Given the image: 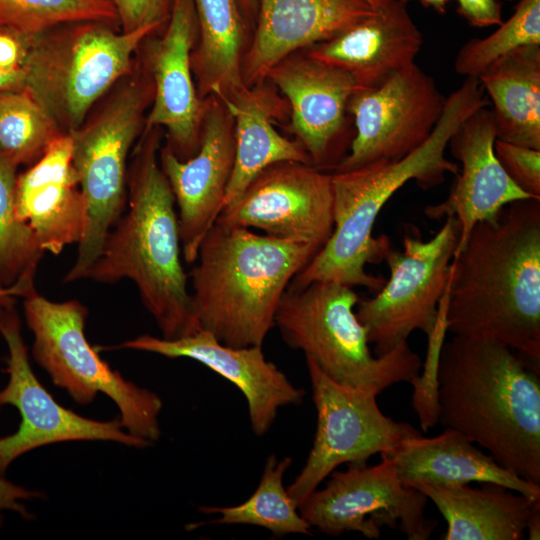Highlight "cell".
<instances>
[{"instance_id":"2","label":"cell","mask_w":540,"mask_h":540,"mask_svg":"<svg viewBox=\"0 0 540 540\" xmlns=\"http://www.w3.org/2000/svg\"><path fill=\"white\" fill-rule=\"evenodd\" d=\"M488 105L478 81L466 78L446 98L434 130L413 152L396 161L378 160L352 170L332 172L333 232L288 288L335 281L377 293L386 280L368 273L366 265L381 263L392 249L387 235H372L381 209L410 180L428 190L442 184L446 173L456 175L458 164L445 156L449 140L468 116Z\"/></svg>"},{"instance_id":"38","label":"cell","mask_w":540,"mask_h":540,"mask_svg":"<svg viewBox=\"0 0 540 540\" xmlns=\"http://www.w3.org/2000/svg\"><path fill=\"white\" fill-rule=\"evenodd\" d=\"M38 492L28 490L22 486L16 485L0 474V527L3 522V512L14 511L24 519L31 518L30 512L24 506L23 501L36 498Z\"/></svg>"},{"instance_id":"39","label":"cell","mask_w":540,"mask_h":540,"mask_svg":"<svg viewBox=\"0 0 540 540\" xmlns=\"http://www.w3.org/2000/svg\"><path fill=\"white\" fill-rule=\"evenodd\" d=\"M24 78V70L4 71L0 69V93L23 89Z\"/></svg>"},{"instance_id":"24","label":"cell","mask_w":540,"mask_h":540,"mask_svg":"<svg viewBox=\"0 0 540 540\" xmlns=\"http://www.w3.org/2000/svg\"><path fill=\"white\" fill-rule=\"evenodd\" d=\"M401 482L464 485L471 482L503 486L532 499H540V484L530 482L497 463L461 432L446 428L434 437L421 434L404 439L392 452Z\"/></svg>"},{"instance_id":"9","label":"cell","mask_w":540,"mask_h":540,"mask_svg":"<svg viewBox=\"0 0 540 540\" xmlns=\"http://www.w3.org/2000/svg\"><path fill=\"white\" fill-rule=\"evenodd\" d=\"M26 323L34 336L32 355L79 404L91 403L101 392L117 405L124 429L155 442L161 435L162 399L126 380L102 360L85 335L87 308L78 300L54 302L36 289L23 297Z\"/></svg>"},{"instance_id":"18","label":"cell","mask_w":540,"mask_h":540,"mask_svg":"<svg viewBox=\"0 0 540 540\" xmlns=\"http://www.w3.org/2000/svg\"><path fill=\"white\" fill-rule=\"evenodd\" d=\"M168 19L164 34L147 43L143 59L154 88L144 129L165 128V146L187 160L199 149L205 109L191 67L198 33L193 1L172 0Z\"/></svg>"},{"instance_id":"16","label":"cell","mask_w":540,"mask_h":540,"mask_svg":"<svg viewBox=\"0 0 540 540\" xmlns=\"http://www.w3.org/2000/svg\"><path fill=\"white\" fill-rule=\"evenodd\" d=\"M266 79L286 97L289 129L311 165L333 170L349 151L354 137L349 131V103L363 87L350 74L300 51L276 64Z\"/></svg>"},{"instance_id":"34","label":"cell","mask_w":540,"mask_h":540,"mask_svg":"<svg viewBox=\"0 0 540 540\" xmlns=\"http://www.w3.org/2000/svg\"><path fill=\"white\" fill-rule=\"evenodd\" d=\"M496 157L506 174L523 191L540 199V150L496 139Z\"/></svg>"},{"instance_id":"31","label":"cell","mask_w":540,"mask_h":540,"mask_svg":"<svg viewBox=\"0 0 540 540\" xmlns=\"http://www.w3.org/2000/svg\"><path fill=\"white\" fill-rule=\"evenodd\" d=\"M58 134L24 89L0 93V154L16 166L34 163Z\"/></svg>"},{"instance_id":"35","label":"cell","mask_w":540,"mask_h":540,"mask_svg":"<svg viewBox=\"0 0 540 540\" xmlns=\"http://www.w3.org/2000/svg\"><path fill=\"white\" fill-rule=\"evenodd\" d=\"M116 10L123 32L160 27L169 18L172 0H107Z\"/></svg>"},{"instance_id":"32","label":"cell","mask_w":540,"mask_h":540,"mask_svg":"<svg viewBox=\"0 0 540 540\" xmlns=\"http://www.w3.org/2000/svg\"><path fill=\"white\" fill-rule=\"evenodd\" d=\"M529 45H540V0H520L513 15L493 33L466 42L458 51L454 69L477 78L503 57Z\"/></svg>"},{"instance_id":"1","label":"cell","mask_w":540,"mask_h":540,"mask_svg":"<svg viewBox=\"0 0 540 540\" xmlns=\"http://www.w3.org/2000/svg\"><path fill=\"white\" fill-rule=\"evenodd\" d=\"M446 322L447 332L498 341L540 368V199L475 224L451 262Z\"/></svg>"},{"instance_id":"4","label":"cell","mask_w":540,"mask_h":540,"mask_svg":"<svg viewBox=\"0 0 540 540\" xmlns=\"http://www.w3.org/2000/svg\"><path fill=\"white\" fill-rule=\"evenodd\" d=\"M160 127L144 129L128 168V210L108 233L87 277L101 283L133 281L162 338L199 329L187 274L175 198L159 163Z\"/></svg>"},{"instance_id":"8","label":"cell","mask_w":540,"mask_h":540,"mask_svg":"<svg viewBox=\"0 0 540 540\" xmlns=\"http://www.w3.org/2000/svg\"><path fill=\"white\" fill-rule=\"evenodd\" d=\"M158 28L116 32L107 23L83 21L30 37L23 89L59 134H71L133 70L134 54Z\"/></svg>"},{"instance_id":"36","label":"cell","mask_w":540,"mask_h":540,"mask_svg":"<svg viewBox=\"0 0 540 540\" xmlns=\"http://www.w3.org/2000/svg\"><path fill=\"white\" fill-rule=\"evenodd\" d=\"M457 2V12L473 27L498 26L503 22L500 0H457Z\"/></svg>"},{"instance_id":"37","label":"cell","mask_w":540,"mask_h":540,"mask_svg":"<svg viewBox=\"0 0 540 540\" xmlns=\"http://www.w3.org/2000/svg\"><path fill=\"white\" fill-rule=\"evenodd\" d=\"M29 38L9 30L0 29V69L24 70Z\"/></svg>"},{"instance_id":"27","label":"cell","mask_w":540,"mask_h":540,"mask_svg":"<svg viewBox=\"0 0 540 540\" xmlns=\"http://www.w3.org/2000/svg\"><path fill=\"white\" fill-rule=\"evenodd\" d=\"M497 139L540 150V45L521 47L478 77Z\"/></svg>"},{"instance_id":"28","label":"cell","mask_w":540,"mask_h":540,"mask_svg":"<svg viewBox=\"0 0 540 540\" xmlns=\"http://www.w3.org/2000/svg\"><path fill=\"white\" fill-rule=\"evenodd\" d=\"M197 40L191 53L196 89L203 100L247 87L242 78L245 23L239 0H192Z\"/></svg>"},{"instance_id":"25","label":"cell","mask_w":540,"mask_h":540,"mask_svg":"<svg viewBox=\"0 0 540 540\" xmlns=\"http://www.w3.org/2000/svg\"><path fill=\"white\" fill-rule=\"evenodd\" d=\"M217 96L233 116L235 136V160L223 208L235 202L271 164L294 161L311 165L302 145L284 137L274 127V120L285 115L287 104L270 81L266 79L241 91Z\"/></svg>"},{"instance_id":"30","label":"cell","mask_w":540,"mask_h":540,"mask_svg":"<svg viewBox=\"0 0 540 540\" xmlns=\"http://www.w3.org/2000/svg\"><path fill=\"white\" fill-rule=\"evenodd\" d=\"M17 167L0 154V279L24 297L35 290L34 277L44 251L17 214Z\"/></svg>"},{"instance_id":"20","label":"cell","mask_w":540,"mask_h":540,"mask_svg":"<svg viewBox=\"0 0 540 540\" xmlns=\"http://www.w3.org/2000/svg\"><path fill=\"white\" fill-rule=\"evenodd\" d=\"M488 107L468 116L451 136L448 145L460 161L461 171L446 199L424 210L432 220L455 217L459 221L461 233L456 252L475 224L494 218L512 202L533 198L512 181L496 157L497 132Z\"/></svg>"},{"instance_id":"15","label":"cell","mask_w":540,"mask_h":540,"mask_svg":"<svg viewBox=\"0 0 540 540\" xmlns=\"http://www.w3.org/2000/svg\"><path fill=\"white\" fill-rule=\"evenodd\" d=\"M216 221L306 242L320 250L334 228L331 173L294 161L263 169Z\"/></svg>"},{"instance_id":"21","label":"cell","mask_w":540,"mask_h":540,"mask_svg":"<svg viewBox=\"0 0 540 540\" xmlns=\"http://www.w3.org/2000/svg\"><path fill=\"white\" fill-rule=\"evenodd\" d=\"M374 13L366 0H257V24L242 60L244 84L251 87L265 81L287 56L326 41Z\"/></svg>"},{"instance_id":"5","label":"cell","mask_w":540,"mask_h":540,"mask_svg":"<svg viewBox=\"0 0 540 540\" xmlns=\"http://www.w3.org/2000/svg\"><path fill=\"white\" fill-rule=\"evenodd\" d=\"M318 251L306 242L216 221L189 275L199 329L227 346L262 347L291 280Z\"/></svg>"},{"instance_id":"29","label":"cell","mask_w":540,"mask_h":540,"mask_svg":"<svg viewBox=\"0 0 540 540\" xmlns=\"http://www.w3.org/2000/svg\"><path fill=\"white\" fill-rule=\"evenodd\" d=\"M291 464L292 458L289 456L278 459L274 454L269 455L254 493L235 506L199 507L201 513L219 516L203 524L254 525L270 531L276 537L312 535L310 525L301 516L298 506L283 485V476Z\"/></svg>"},{"instance_id":"14","label":"cell","mask_w":540,"mask_h":540,"mask_svg":"<svg viewBox=\"0 0 540 540\" xmlns=\"http://www.w3.org/2000/svg\"><path fill=\"white\" fill-rule=\"evenodd\" d=\"M0 334L8 348L9 374L8 383L0 390V408L12 405L21 416L15 433L0 437V474L23 454L58 442L102 440L136 448L152 444L128 433L120 418L94 420L57 403L32 371L14 305L0 313Z\"/></svg>"},{"instance_id":"45","label":"cell","mask_w":540,"mask_h":540,"mask_svg":"<svg viewBox=\"0 0 540 540\" xmlns=\"http://www.w3.org/2000/svg\"><path fill=\"white\" fill-rule=\"evenodd\" d=\"M508 1H514V0H508Z\"/></svg>"},{"instance_id":"10","label":"cell","mask_w":540,"mask_h":540,"mask_svg":"<svg viewBox=\"0 0 540 540\" xmlns=\"http://www.w3.org/2000/svg\"><path fill=\"white\" fill-rule=\"evenodd\" d=\"M445 219L439 231L426 241L418 229L406 231L403 251L391 249L385 256L388 280L373 298L356 305V316L366 328L376 356L407 342L415 330L428 335L434 328L461 233L455 217Z\"/></svg>"},{"instance_id":"26","label":"cell","mask_w":540,"mask_h":540,"mask_svg":"<svg viewBox=\"0 0 540 540\" xmlns=\"http://www.w3.org/2000/svg\"><path fill=\"white\" fill-rule=\"evenodd\" d=\"M480 489L464 485L419 484L447 522L442 540H521L532 499L503 486L484 483Z\"/></svg>"},{"instance_id":"23","label":"cell","mask_w":540,"mask_h":540,"mask_svg":"<svg viewBox=\"0 0 540 540\" xmlns=\"http://www.w3.org/2000/svg\"><path fill=\"white\" fill-rule=\"evenodd\" d=\"M423 36L407 3L387 0L375 13L306 49L312 59L350 74L363 88L415 63Z\"/></svg>"},{"instance_id":"19","label":"cell","mask_w":540,"mask_h":540,"mask_svg":"<svg viewBox=\"0 0 540 540\" xmlns=\"http://www.w3.org/2000/svg\"><path fill=\"white\" fill-rule=\"evenodd\" d=\"M114 348L150 352L167 358L186 357L202 363L244 395L251 429L257 436H263L271 429L280 408L299 405L305 396V390L295 386L283 371L266 359L261 346H227L201 329L173 340L141 335Z\"/></svg>"},{"instance_id":"12","label":"cell","mask_w":540,"mask_h":540,"mask_svg":"<svg viewBox=\"0 0 540 540\" xmlns=\"http://www.w3.org/2000/svg\"><path fill=\"white\" fill-rule=\"evenodd\" d=\"M305 358L317 425L306 463L287 488L298 507L341 464L366 463L420 434L409 423L384 415L376 395L336 383Z\"/></svg>"},{"instance_id":"42","label":"cell","mask_w":540,"mask_h":540,"mask_svg":"<svg viewBox=\"0 0 540 540\" xmlns=\"http://www.w3.org/2000/svg\"><path fill=\"white\" fill-rule=\"evenodd\" d=\"M408 2L411 0H402ZM424 7L433 8L437 13L444 14L450 0H418Z\"/></svg>"},{"instance_id":"22","label":"cell","mask_w":540,"mask_h":540,"mask_svg":"<svg viewBox=\"0 0 540 540\" xmlns=\"http://www.w3.org/2000/svg\"><path fill=\"white\" fill-rule=\"evenodd\" d=\"M16 210L41 249L58 255L80 241L85 205L72 162L70 134H58L43 154L17 176Z\"/></svg>"},{"instance_id":"13","label":"cell","mask_w":540,"mask_h":540,"mask_svg":"<svg viewBox=\"0 0 540 540\" xmlns=\"http://www.w3.org/2000/svg\"><path fill=\"white\" fill-rule=\"evenodd\" d=\"M445 101L433 77L416 63L376 86L359 89L349 103L354 137L347 155L332 171L402 159L430 136Z\"/></svg>"},{"instance_id":"11","label":"cell","mask_w":540,"mask_h":540,"mask_svg":"<svg viewBox=\"0 0 540 540\" xmlns=\"http://www.w3.org/2000/svg\"><path fill=\"white\" fill-rule=\"evenodd\" d=\"M380 455L377 465L349 463L345 471L334 470L324 488L306 497L298 508L311 528L334 537L353 531L378 539L383 526L409 540L431 536L437 522L425 517L427 496L404 485L391 457Z\"/></svg>"},{"instance_id":"6","label":"cell","mask_w":540,"mask_h":540,"mask_svg":"<svg viewBox=\"0 0 540 540\" xmlns=\"http://www.w3.org/2000/svg\"><path fill=\"white\" fill-rule=\"evenodd\" d=\"M153 82L144 62L122 78L71 133L72 162L84 199V228L66 283L86 279L128 198V158L145 128Z\"/></svg>"},{"instance_id":"44","label":"cell","mask_w":540,"mask_h":540,"mask_svg":"<svg viewBox=\"0 0 540 540\" xmlns=\"http://www.w3.org/2000/svg\"><path fill=\"white\" fill-rule=\"evenodd\" d=\"M375 10L381 7L387 0H366Z\"/></svg>"},{"instance_id":"7","label":"cell","mask_w":540,"mask_h":540,"mask_svg":"<svg viewBox=\"0 0 540 540\" xmlns=\"http://www.w3.org/2000/svg\"><path fill=\"white\" fill-rule=\"evenodd\" d=\"M359 297L352 287L335 281H315L282 296L275 314L285 343L302 350L331 380L379 395L399 382L414 383L421 358L407 342L374 356L367 330L354 308Z\"/></svg>"},{"instance_id":"41","label":"cell","mask_w":540,"mask_h":540,"mask_svg":"<svg viewBox=\"0 0 540 540\" xmlns=\"http://www.w3.org/2000/svg\"><path fill=\"white\" fill-rule=\"evenodd\" d=\"M16 291L12 287H6L0 279V313L6 308L14 305Z\"/></svg>"},{"instance_id":"33","label":"cell","mask_w":540,"mask_h":540,"mask_svg":"<svg viewBox=\"0 0 540 540\" xmlns=\"http://www.w3.org/2000/svg\"><path fill=\"white\" fill-rule=\"evenodd\" d=\"M116 20L107 0H0V29L27 37L68 23Z\"/></svg>"},{"instance_id":"43","label":"cell","mask_w":540,"mask_h":540,"mask_svg":"<svg viewBox=\"0 0 540 540\" xmlns=\"http://www.w3.org/2000/svg\"><path fill=\"white\" fill-rule=\"evenodd\" d=\"M244 17H253L257 12V0H239Z\"/></svg>"},{"instance_id":"3","label":"cell","mask_w":540,"mask_h":540,"mask_svg":"<svg viewBox=\"0 0 540 540\" xmlns=\"http://www.w3.org/2000/svg\"><path fill=\"white\" fill-rule=\"evenodd\" d=\"M438 422L540 484L539 369L498 341L454 335L437 364Z\"/></svg>"},{"instance_id":"17","label":"cell","mask_w":540,"mask_h":540,"mask_svg":"<svg viewBox=\"0 0 540 540\" xmlns=\"http://www.w3.org/2000/svg\"><path fill=\"white\" fill-rule=\"evenodd\" d=\"M199 149L180 160L166 146L159 163L178 206L181 252L186 263L195 262L205 235L224 204L235 160L234 119L216 94L205 99Z\"/></svg>"},{"instance_id":"40","label":"cell","mask_w":540,"mask_h":540,"mask_svg":"<svg viewBox=\"0 0 540 540\" xmlns=\"http://www.w3.org/2000/svg\"><path fill=\"white\" fill-rule=\"evenodd\" d=\"M526 531L529 540L540 539V500L535 501L529 511Z\"/></svg>"}]
</instances>
